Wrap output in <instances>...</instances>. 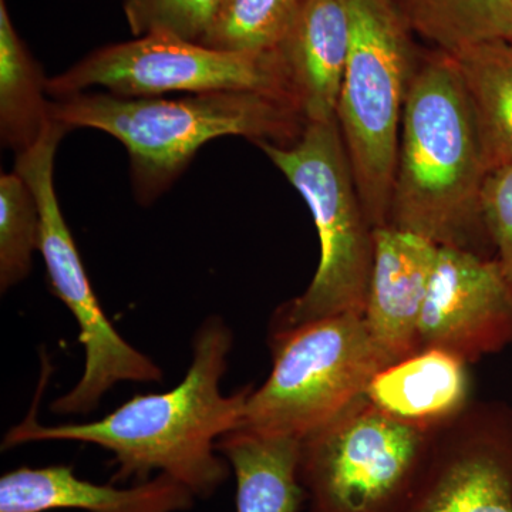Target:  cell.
I'll use <instances>...</instances> for the list:
<instances>
[{"label":"cell","instance_id":"6da1fadb","mask_svg":"<svg viewBox=\"0 0 512 512\" xmlns=\"http://www.w3.org/2000/svg\"><path fill=\"white\" fill-rule=\"evenodd\" d=\"M232 343L227 323L208 318L195 333L194 356L183 382L168 392L134 396L103 419L60 426H43L36 419L52 373L43 355L42 376L28 417L6 433L2 448L37 441L94 444L113 454V483H143L158 471L183 483L195 497L210 498L231 474L217 441L237 429L254 390L245 386L231 396L221 392Z\"/></svg>","mask_w":512,"mask_h":512},{"label":"cell","instance_id":"9c48e42d","mask_svg":"<svg viewBox=\"0 0 512 512\" xmlns=\"http://www.w3.org/2000/svg\"><path fill=\"white\" fill-rule=\"evenodd\" d=\"M94 87L136 99L167 93L255 92L293 103L275 52L242 55L164 35L100 47L47 80V93L56 100Z\"/></svg>","mask_w":512,"mask_h":512},{"label":"cell","instance_id":"7c38bea8","mask_svg":"<svg viewBox=\"0 0 512 512\" xmlns=\"http://www.w3.org/2000/svg\"><path fill=\"white\" fill-rule=\"evenodd\" d=\"M363 318L386 367L419 352V326L439 245L413 232L376 228Z\"/></svg>","mask_w":512,"mask_h":512},{"label":"cell","instance_id":"30bf717a","mask_svg":"<svg viewBox=\"0 0 512 512\" xmlns=\"http://www.w3.org/2000/svg\"><path fill=\"white\" fill-rule=\"evenodd\" d=\"M406 512H512V410L473 402L437 430Z\"/></svg>","mask_w":512,"mask_h":512},{"label":"cell","instance_id":"d6986e66","mask_svg":"<svg viewBox=\"0 0 512 512\" xmlns=\"http://www.w3.org/2000/svg\"><path fill=\"white\" fill-rule=\"evenodd\" d=\"M414 35L456 55L478 43H512V0H396Z\"/></svg>","mask_w":512,"mask_h":512},{"label":"cell","instance_id":"5bb4252c","mask_svg":"<svg viewBox=\"0 0 512 512\" xmlns=\"http://www.w3.org/2000/svg\"><path fill=\"white\" fill-rule=\"evenodd\" d=\"M349 45L343 0H303L275 53L306 124L336 119Z\"/></svg>","mask_w":512,"mask_h":512},{"label":"cell","instance_id":"9a60e30c","mask_svg":"<svg viewBox=\"0 0 512 512\" xmlns=\"http://www.w3.org/2000/svg\"><path fill=\"white\" fill-rule=\"evenodd\" d=\"M468 363L441 349H421L380 370L365 396L394 419L439 430L474 402Z\"/></svg>","mask_w":512,"mask_h":512},{"label":"cell","instance_id":"52a82bcc","mask_svg":"<svg viewBox=\"0 0 512 512\" xmlns=\"http://www.w3.org/2000/svg\"><path fill=\"white\" fill-rule=\"evenodd\" d=\"M437 430L394 419L360 397L301 439L299 480L311 512H406Z\"/></svg>","mask_w":512,"mask_h":512},{"label":"cell","instance_id":"3957f363","mask_svg":"<svg viewBox=\"0 0 512 512\" xmlns=\"http://www.w3.org/2000/svg\"><path fill=\"white\" fill-rule=\"evenodd\" d=\"M50 114L69 130L94 128L119 140L130 158L131 187L141 205L160 198L215 138L291 146L306 127L291 101L255 92L181 99L84 92L52 101Z\"/></svg>","mask_w":512,"mask_h":512},{"label":"cell","instance_id":"e0dca14e","mask_svg":"<svg viewBox=\"0 0 512 512\" xmlns=\"http://www.w3.org/2000/svg\"><path fill=\"white\" fill-rule=\"evenodd\" d=\"M47 80L0 0V140L15 154L35 146L52 121Z\"/></svg>","mask_w":512,"mask_h":512},{"label":"cell","instance_id":"ffe728a7","mask_svg":"<svg viewBox=\"0 0 512 512\" xmlns=\"http://www.w3.org/2000/svg\"><path fill=\"white\" fill-rule=\"evenodd\" d=\"M303 0H222L201 45L242 55L275 52Z\"/></svg>","mask_w":512,"mask_h":512},{"label":"cell","instance_id":"5b68a950","mask_svg":"<svg viewBox=\"0 0 512 512\" xmlns=\"http://www.w3.org/2000/svg\"><path fill=\"white\" fill-rule=\"evenodd\" d=\"M350 45L338 120L373 229L389 225L404 103L417 60L396 0H343Z\"/></svg>","mask_w":512,"mask_h":512},{"label":"cell","instance_id":"277c9868","mask_svg":"<svg viewBox=\"0 0 512 512\" xmlns=\"http://www.w3.org/2000/svg\"><path fill=\"white\" fill-rule=\"evenodd\" d=\"M256 146L302 195L320 242L319 265L311 285L276 309L269 332L345 313L363 315L375 229L363 210L338 120L306 124L291 146L264 141Z\"/></svg>","mask_w":512,"mask_h":512},{"label":"cell","instance_id":"8fae6325","mask_svg":"<svg viewBox=\"0 0 512 512\" xmlns=\"http://www.w3.org/2000/svg\"><path fill=\"white\" fill-rule=\"evenodd\" d=\"M421 349L468 365L512 343V302L497 259L440 247L419 326Z\"/></svg>","mask_w":512,"mask_h":512},{"label":"cell","instance_id":"603a6c76","mask_svg":"<svg viewBox=\"0 0 512 512\" xmlns=\"http://www.w3.org/2000/svg\"><path fill=\"white\" fill-rule=\"evenodd\" d=\"M481 215L512 302V164L488 173L481 191Z\"/></svg>","mask_w":512,"mask_h":512},{"label":"cell","instance_id":"ac0fdd59","mask_svg":"<svg viewBox=\"0 0 512 512\" xmlns=\"http://www.w3.org/2000/svg\"><path fill=\"white\" fill-rule=\"evenodd\" d=\"M488 170L512 164V43H478L456 55Z\"/></svg>","mask_w":512,"mask_h":512},{"label":"cell","instance_id":"2e32d148","mask_svg":"<svg viewBox=\"0 0 512 512\" xmlns=\"http://www.w3.org/2000/svg\"><path fill=\"white\" fill-rule=\"evenodd\" d=\"M301 440L232 430L217 441L237 481V512H299L308 495L299 480Z\"/></svg>","mask_w":512,"mask_h":512},{"label":"cell","instance_id":"4fadbf2b","mask_svg":"<svg viewBox=\"0 0 512 512\" xmlns=\"http://www.w3.org/2000/svg\"><path fill=\"white\" fill-rule=\"evenodd\" d=\"M195 498L163 473L128 488L83 480L70 466L20 467L0 478V512H183Z\"/></svg>","mask_w":512,"mask_h":512},{"label":"cell","instance_id":"ba28073f","mask_svg":"<svg viewBox=\"0 0 512 512\" xmlns=\"http://www.w3.org/2000/svg\"><path fill=\"white\" fill-rule=\"evenodd\" d=\"M69 131L59 121H50L35 146L16 154L15 171L35 192L40 211L39 251L45 259L50 288L79 323V340L86 355L83 376L52 404V412L87 414L99 406L114 384L158 383L163 372L117 332L101 309L64 220L56 194L55 160L60 141Z\"/></svg>","mask_w":512,"mask_h":512},{"label":"cell","instance_id":"7a4b0ae2","mask_svg":"<svg viewBox=\"0 0 512 512\" xmlns=\"http://www.w3.org/2000/svg\"><path fill=\"white\" fill-rule=\"evenodd\" d=\"M488 173L456 60L434 50L417 60L407 90L390 227L494 258L481 215Z\"/></svg>","mask_w":512,"mask_h":512},{"label":"cell","instance_id":"7402d4cb","mask_svg":"<svg viewBox=\"0 0 512 512\" xmlns=\"http://www.w3.org/2000/svg\"><path fill=\"white\" fill-rule=\"evenodd\" d=\"M222 0H124L128 28L136 37L164 35L202 43Z\"/></svg>","mask_w":512,"mask_h":512},{"label":"cell","instance_id":"44dd1931","mask_svg":"<svg viewBox=\"0 0 512 512\" xmlns=\"http://www.w3.org/2000/svg\"><path fill=\"white\" fill-rule=\"evenodd\" d=\"M40 211L35 192L16 171L0 175V291L8 292L32 272L39 251Z\"/></svg>","mask_w":512,"mask_h":512},{"label":"cell","instance_id":"8992f818","mask_svg":"<svg viewBox=\"0 0 512 512\" xmlns=\"http://www.w3.org/2000/svg\"><path fill=\"white\" fill-rule=\"evenodd\" d=\"M272 370L252 390L235 430L303 439L365 396L386 367L356 313L269 332Z\"/></svg>","mask_w":512,"mask_h":512}]
</instances>
